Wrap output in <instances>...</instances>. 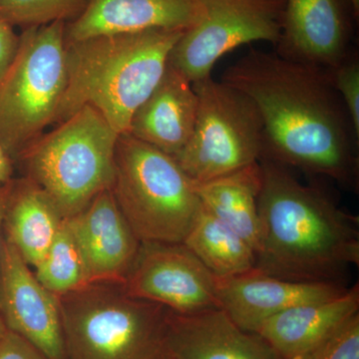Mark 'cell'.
Returning <instances> with one entry per match:
<instances>
[{
  "instance_id": "6da1fadb",
  "label": "cell",
  "mask_w": 359,
  "mask_h": 359,
  "mask_svg": "<svg viewBox=\"0 0 359 359\" xmlns=\"http://www.w3.org/2000/svg\"><path fill=\"white\" fill-rule=\"evenodd\" d=\"M221 81L256 104L263 121L261 159L358 192L359 136L330 69L250 48Z\"/></svg>"
},
{
  "instance_id": "f1b7e54d",
  "label": "cell",
  "mask_w": 359,
  "mask_h": 359,
  "mask_svg": "<svg viewBox=\"0 0 359 359\" xmlns=\"http://www.w3.org/2000/svg\"><path fill=\"white\" fill-rule=\"evenodd\" d=\"M13 161L6 154L1 144H0V185L8 183L11 181V175H13Z\"/></svg>"
},
{
  "instance_id": "d4e9b609",
  "label": "cell",
  "mask_w": 359,
  "mask_h": 359,
  "mask_svg": "<svg viewBox=\"0 0 359 359\" xmlns=\"http://www.w3.org/2000/svg\"><path fill=\"white\" fill-rule=\"evenodd\" d=\"M308 359H359V313L344 323Z\"/></svg>"
},
{
  "instance_id": "8fae6325",
  "label": "cell",
  "mask_w": 359,
  "mask_h": 359,
  "mask_svg": "<svg viewBox=\"0 0 359 359\" xmlns=\"http://www.w3.org/2000/svg\"><path fill=\"white\" fill-rule=\"evenodd\" d=\"M0 316L7 330L49 359H67L57 295L45 289L4 235L0 252Z\"/></svg>"
},
{
  "instance_id": "83f0119b",
  "label": "cell",
  "mask_w": 359,
  "mask_h": 359,
  "mask_svg": "<svg viewBox=\"0 0 359 359\" xmlns=\"http://www.w3.org/2000/svg\"><path fill=\"white\" fill-rule=\"evenodd\" d=\"M13 180L8 183L0 185V252H1L2 238H4V221L6 215L7 201H8L9 193H11Z\"/></svg>"
},
{
  "instance_id": "3957f363",
  "label": "cell",
  "mask_w": 359,
  "mask_h": 359,
  "mask_svg": "<svg viewBox=\"0 0 359 359\" xmlns=\"http://www.w3.org/2000/svg\"><path fill=\"white\" fill-rule=\"evenodd\" d=\"M183 32L150 29L66 42L67 82L55 123L91 106L121 135L160 81Z\"/></svg>"
},
{
  "instance_id": "4fadbf2b",
  "label": "cell",
  "mask_w": 359,
  "mask_h": 359,
  "mask_svg": "<svg viewBox=\"0 0 359 359\" xmlns=\"http://www.w3.org/2000/svg\"><path fill=\"white\" fill-rule=\"evenodd\" d=\"M219 306L231 320L249 332L294 306L327 301L346 292V285L295 282L266 275L256 269L230 278H217Z\"/></svg>"
},
{
  "instance_id": "44dd1931",
  "label": "cell",
  "mask_w": 359,
  "mask_h": 359,
  "mask_svg": "<svg viewBox=\"0 0 359 359\" xmlns=\"http://www.w3.org/2000/svg\"><path fill=\"white\" fill-rule=\"evenodd\" d=\"M183 244L217 278L242 275L256 266L249 243L203 205Z\"/></svg>"
},
{
  "instance_id": "ac0fdd59",
  "label": "cell",
  "mask_w": 359,
  "mask_h": 359,
  "mask_svg": "<svg viewBox=\"0 0 359 359\" xmlns=\"http://www.w3.org/2000/svg\"><path fill=\"white\" fill-rule=\"evenodd\" d=\"M198 104L192 82L168 62L154 90L135 111L127 133L175 157L192 137Z\"/></svg>"
},
{
  "instance_id": "9c48e42d",
  "label": "cell",
  "mask_w": 359,
  "mask_h": 359,
  "mask_svg": "<svg viewBox=\"0 0 359 359\" xmlns=\"http://www.w3.org/2000/svg\"><path fill=\"white\" fill-rule=\"evenodd\" d=\"M197 20L182 33L169 65L192 83L211 77L224 54L256 41L278 44L283 0H198Z\"/></svg>"
},
{
  "instance_id": "4dcf8cb0",
  "label": "cell",
  "mask_w": 359,
  "mask_h": 359,
  "mask_svg": "<svg viewBox=\"0 0 359 359\" xmlns=\"http://www.w3.org/2000/svg\"><path fill=\"white\" fill-rule=\"evenodd\" d=\"M351 6H353L354 15L358 16L359 13V0H349Z\"/></svg>"
},
{
  "instance_id": "2e32d148",
  "label": "cell",
  "mask_w": 359,
  "mask_h": 359,
  "mask_svg": "<svg viewBox=\"0 0 359 359\" xmlns=\"http://www.w3.org/2000/svg\"><path fill=\"white\" fill-rule=\"evenodd\" d=\"M198 13V0H88L83 13L66 23L65 39L150 29L185 32Z\"/></svg>"
},
{
  "instance_id": "ffe728a7",
  "label": "cell",
  "mask_w": 359,
  "mask_h": 359,
  "mask_svg": "<svg viewBox=\"0 0 359 359\" xmlns=\"http://www.w3.org/2000/svg\"><path fill=\"white\" fill-rule=\"evenodd\" d=\"M259 163L205 183L196 184L201 203L257 252L259 245Z\"/></svg>"
},
{
  "instance_id": "e0dca14e",
  "label": "cell",
  "mask_w": 359,
  "mask_h": 359,
  "mask_svg": "<svg viewBox=\"0 0 359 359\" xmlns=\"http://www.w3.org/2000/svg\"><path fill=\"white\" fill-rule=\"evenodd\" d=\"M359 313L358 283L327 301L294 306L264 321L259 335L280 359H308L344 323Z\"/></svg>"
},
{
  "instance_id": "7a4b0ae2",
  "label": "cell",
  "mask_w": 359,
  "mask_h": 359,
  "mask_svg": "<svg viewBox=\"0 0 359 359\" xmlns=\"http://www.w3.org/2000/svg\"><path fill=\"white\" fill-rule=\"evenodd\" d=\"M259 245L255 269L295 282L341 283L359 264V222L323 187L261 159Z\"/></svg>"
},
{
  "instance_id": "f546056e",
  "label": "cell",
  "mask_w": 359,
  "mask_h": 359,
  "mask_svg": "<svg viewBox=\"0 0 359 359\" xmlns=\"http://www.w3.org/2000/svg\"><path fill=\"white\" fill-rule=\"evenodd\" d=\"M7 328L6 323H4V320H2L1 316H0V340L2 339V337H4V334H6Z\"/></svg>"
},
{
  "instance_id": "7c38bea8",
  "label": "cell",
  "mask_w": 359,
  "mask_h": 359,
  "mask_svg": "<svg viewBox=\"0 0 359 359\" xmlns=\"http://www.w3.org/2000/svg\"><path fill=\"white\" fill-rule=\"evenodd\" d=\"M83 257L90 283H124L141 242L123 216L111 189L66 219Z\"/></svg>"
},
{
  "instance_id": "cb8c5ba5",
  "label": "cell",
  "mask_w": 359,
  "mask_h": 359,
  "mask_svg": "<svg viewBox=\"0 0 359 359\" xmlns=\"http://www.w3.org/2000/svg\"><path fill=\"white\" fill-rule=\"evenodd\" d=\"M332 83L346 106L354 131L359 136V56L355 49L339 65L330 69Z\"/></svg>"
},
{
  "instance_id": "5b68a950",
  "label": "cell",
  "mask_w": 359,
  "mask_h": 359,
  "mask_svg": "<svg viewBox=\"0 0 359 359\" xmlns=\"http://www.w3.org/2000/svg\"><path fill=\"white\" fill-rule=\"evenodd\" d=\"M111 191L140 242L183 243L202 207L175 158L128 133L117 140Z\"/></svg>"
},
{
  "instance_id": "52a82bcc",
  "label": "cell",
  "mask_w": 359,
  "mask_h": 359,
  "mask_svg": "<svg viewBox=\"0 0 359 359\" xmlns=\"http://www.w3.org/2000/svg\"><path fill=\"white\" fill-rule=\"evenodd\" d=\"M65 26L56 21L25 28L0 79V144L13 162L55 123L67 82Z\"/></svg>"
},
{
  "instance_id": "30bf717a",
  "label": "cell",
  "mask_w": 359,
  "mask_h": 359,
  "mask_svg": "<svg viewBox=\"0 0 359 359\" xmlns=\"http://www.w3.org/2000/svg\"><path fill=\"white\" fill-rule=\"evenodd\" d=\"M122 285L130 297L174 313L221 309L217 276L183 243L141 242Z\"/></svg>"
},
{
  "instance_id": "9a60e30c",
  "label": "cell",
  "mask_w": 359,
  "mask_h": 359,
  "mask_svg": "<svg viewBox=\"0 0 359 359\" xmlns=\"http://www.w3.org/2000/svg\"><path fill=\"white\" fill-rule=\"evenodd\" d=\"M164 354L175 359H280L259 335L238 327L223 309L169 311Z\"/></svg>"
},
{
  "instance_id": "603a6c76",
  "label": "cell",
  "mask_w": 359,
  "mask_h": 359,
  "mask_svg": "<svg viewBox=\"0 0 359 359\" xmlns=\"http://www.w3.org/2000/svg\"><path fill=\"white\" fill-rule=\"evenodd\" d=\"M88 0H0V20L9 25L32 27L74 20Z\"/></svg>"
},
{
  "instance_id": "d6986e66",
  "label": "cell",
  "mask_w": 359,
  "mask_h": 359,
  "mask_svg": "<svg viewBox=\"0 0 359 359\" xmlns=\"http://www.w3.org/2000/svg\"><path fill=\"white\" fill-rule=\"evenodd\" d=\"M63 218L44 190L25 177L13 180L4 221V235L30 268H35L57 235Z\"/></svg>"
},
{
  "instance_id": "277c9868",
  "label": "cell",
  "mask_w": 359,
  "mask_h": 359,
  "mask_svg": "<svg viewBox=\"0 0 359 359\" xmlns=\"http://www.w3.org/2000/svg\"><path fill=\"white\" fill-rule=\"evenodd\" d=\"M67 359H159L169 309L122 283H90L57 295Z\"/></svg>"
},
{
  "instance_id": "ba28073f",
  "label": "cell",
  "mask_w": 359,
  "mask_h": 359,
  "mask_svg": "<svg viewBox=\"0 0 359 359\" xmlns=\"http://www.w3.org/2000/svg\"><path fill=\"white\" fill-rule=\"evenodd\" d=\"M198 114L192 137L175 156L196 184L205 183L259 162L263 121L256 104L211 77L193 83Z\"/></svg>"
},
{
  "instance_id": "7402d4cb",
  "label": "cell",
  "mask_w": 359,
  "mask_h": 359,
  "mask_svg": "<svg viewBox=\"0 0 359 359\" xmlns=\"http://www.w3.org/2000/svg\"><path fill=\"white\" fill-rule=\"evenodd\" d=\"M35 276L52 294H67L89 283L83 257L65 219L43 259L35 266Z\"/></svg>"
},
{
  "instance_id": "1f68e13d",
  "label": "cell",
  "mask_w": 359,
  "mask_h": 359,
  "mask_svg": "<svg viewBox=\"0 0 359 359\" xmlns=\"http://www.w3.org/2000/svg\"><path fill=\"white\" fill-rule=\"evenodd\" d=\"M159 359H175L173 358H171V356H168L166 354L163 353V355L161 356Z\"/></svg>"
},
{
  "instance_id": "484cf974",
  "label": "cell",
  "mask_w": 359,
  "mask_h": 359,
  "mask_svg": "<svg viewBox=\"0 0 359 359\" xmlns=\"http://www.w3.org/2000/svg\"><path fill=\"white\" fill-rule=\"evenodd\" d=\"M0 359H49L36 346L7 330L0 340Z\"/></svg>"
},
{
  "instance_id": "4316f807",
  "label": "cell",
  "mask_w": 359,
  "mask_h": 359,
  "mask_svg": "<svg viewBox=\"0 0 359 359\" xmlns=\"http://www.w3.org/2000/svg\"><path fill=\"white\" fill-rule=\"evenodd\" d=\"M20 44V36L13 27L0 20V79L4 76L13 62Z\"/></svg>"
},
{
  "instance_id": "8992f818",
  "label": "cell",
  "mask_w": 359,
  "mask_h": 359,
  "mask_svg": "<svg viewBox=\"0 0 359 359\" xmlns=\"http://www.w3.org/2000/svg\"><path fill=\"white\" fill-rule=\"evenodd\" d=\"M119 136L98 111L84 106L18 160L67 219L112 187Z\"/></svg>"
},
{
  "instance_id": "5bb4252c",
  "label": "cell",
  "mask_w": 359,
  "mask_h": 359,
  "mask_svg": "<svg viewBox=\"0 0 359 359\" xmlns=\"http://www.w3.org/2000/svg\"><path fill=\"white\" fill-rule=\"evenodd\" d=\"M351 49V25L342 0H283L278 55L332 69Z\"/></svg>"
}]
</instances>
